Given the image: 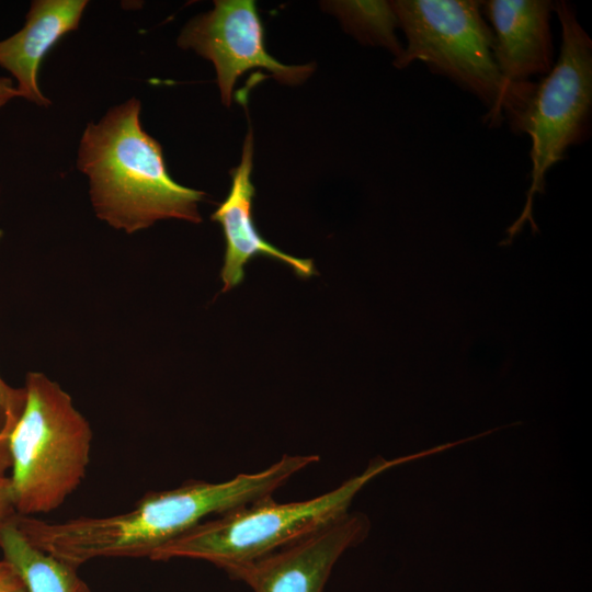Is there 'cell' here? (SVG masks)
<instances>
[{
  "label": "cell",
  "mask_w": 592,
  "mask_h": 592,
  "mask_svg": "<svg viewBox=\"0 0 592 592\" xmlns=\"http://www.w3.org/2000/svg\"><path fill=\"white\" fill-rule=\"evenodd\" d=\"M308 465L305 455H283L259 473L223 482L189 480L174 489L148 492L121 514L65 522L15 514L14 520L34 546L78 568L96 558H150L206 517L272 496Z\"/></svg>",
  "instance_id": "cell-1"
},
{
  "label": "cell",
  "mask_w": 592,
  "mask_h": 592,
  "mask_svg": "<svg viewBox=\"0 0 592 592\" xmlns=\"http://www.w3.org/2000/svg\"><path fill=\"white\" fill-rule=\"evenodd\" d=\"M140 109V101L132 98L82 133L77 168L89 179L95 215L127 234L162 219L201 223L204 192L171 178L161 145L143 128Z\"/></svg>",
  "instance_id": "cell-2"
},
{
  "label": "cell",
  "mask_w": 592,
  "mask_h": 592,
  "mask_svg": "<svg viewBox=\"0 0 592 592\" xmlns=\"http://www.w3.org/2000/svg\"><path fill=\"white\" fill-rule=\"evenodd\" d=\"M407 45L397 68L422 61L477 96L491 127L506 121L516 133L534 90L521 93L502 79L493 57V33L475 0L390 1ZM535 89V88H534Z\"/></svg>",
  "instance_id": "cell-3"
},
{
  "label": "cell",
  "mask_w": 592,
  "mask_h": 592,
  "mask_svg": "<svg viewBox=\"0 0 592 592\" xmlns=\"http://www.w3.org/2000/svg\"><path fill=\"white\" fill-rule=\"evenodd\" d=\"M433 448L386 460L374 459L358 476L305 501L278 503L272 496L205 520L156 550L149 558L208 561L231 577L242 568L305 537L348 513L355 494L373 478L402 463L434 454Z\"/></svg>",
  "instance_id": "cell-4"
},
{
  "label": "cell",
  "mask_w": 592,
  "mask_h": 592,
  "mask_svg": "<svg viewBox=\"0 0 592 592\" xmlns=\"http://www.w3.org/2000/svg\"><path fill=\"white\" fill-rule=\"evenodd\" d=\"M26 403L10 439L12 503L18 515L58 509L83 481L92 430L71 397L43 373H29Z\"/></svg>",
  "instance_id": "cell-5"
},
{
  "label": "cell",
  "mask_w": 592,
  "mask_h": 592,
  "mask_svg": "<svg viewBox=\"0 0 592 592\" xmlns=\"http://www.w3.org/2000/svg\"><path fill=\"white\" fill-rule=\"evenodd\" d=\"M561 27V45L551 70L535 84L519 134H527L531 147V183L520 217L501 242L509 246L526 223L537 232L533 203L545 192L546 175L563 159L569 147L588 136L592 106V41L571 4L554 3Z\"/></svg>",
  "instance_id": "cell-6"
},
{
  "label": "cell",
  "mask_w": 592,
  "mask_h": 592,
  "mask_svg": "<svg viewBox=\"0 0 592 592\" xmlns=\"http://www.w3.org/2000/svg\"><path fill=\"white\" fill-rule=\"evenodd\" d=\"M178 45L213 62L225 105L231 103L238 78L249 69H265L284 84H299L315 70L312 65H284L266 52L263 25L252 0L214 1L213 10L185 24Z\"/></svg>",
  "instance_id": "cell-7"
},
{
  "label": "cell",
  "mask_w": 592,
  "mask_h": 592,
  "mask_svg": "<svg viewBox=\"0 0 592 592\" xmlns=\"http://www.w3.org/2000/svg\"><path fill=\"white\" fill-rule=\"evenodd\" d=\"M368 530L365 515L348 512L230 578L253 592H323L340 556L361 543Z\"/></svg>",
  "instance_id": "cell-8"
},
{
  "label": "cell",
  "mask_w": 592,
  "mask_h": 592,
  "mask_svg": "<svg viewBox=\"0 0 592 592\" xmlns=\"http://www.w3.org/2000/svg\"><path fill=\"white\" fill-rule=\"evenodd\" d=\"M492 25L493 57L504 82L531 93L534 75L546 76L554 66L549 0H489L481 2Z\"/></svg>",
  "instance_id": "cell-9"
},
{
  "label": "cell",
  "mask_w": 592,
  "mask_h": 592,
  "mask_svg": "<svg viewBox=\"0 0 592 592\" xmlns=\"http://www.w3.org/2000/svg\"><path fill=\"white\" fill-rule=\"evenodd\" d=\"M252 168L253 136L250 130L243 143L240 163L231 170L229 194L212 215V219L220 224L226 243L220 272L223 292L242 282L246 264L257 255L274 258L291 266L300 277H310L315 274V265L310 259H300L283 252L266 241L255 228L252 214L254 197Z\"/></svg>",
  "instance_id": "cell-10"
},
{
  "label": "cell",
  "mask_w": 592,
  "mask_h": 592,
  "mask_svg": "<svg viewBox=\"0 0 592 592\" xmlns=\"http://www.w3.org/2000/svg\"><path fill=\"white\" fill-rule=\"evenodd\" d=\"M87 5V0H34L23 27L0 41V67L15 79L19 98L50 104L38 86L42 61L61 37L79 27Z\"/></svg>",
  "instance_id": "cell-11"
},
{
  "label": "cell",
  "mask_w": 592,
  "mask_h": 592,
  "mask_svg": "<svg viewBox=\"0 0 592 592\" xmlns=\"http://www.w3.org/2000/svg\"><path fill=\"white\" fill-rule=\"evenodd\" d=\"M14 515L0 523V549L22 578L26 592H91L78 567L34 546Z\"/></svg>",
  "instance_id": "cell-12"
},
{
  "label": "cell",
  "mask_w": 592,
  "mask_h": 592,
  "mask_svg": "<svg viewBox=\"0 0 592 592\" xmlns=\"http://www.w3.org/2000/svg\"><path fill=\"white\" fill-rule=\"evenodd\" d=\"M329 7L357 41L382 46L395 59L401 56L403 47L396 35L399 22L390 1H337Z\"/></svg>",
  "instance_id": "cell-13"
},
{
  "label": "cell",
  "mask_w": 592,
  "mask_h": 592,
  "mask_svg": "<svg viewBox=\"0 0 592 592\" xmlns=\"http://www.w3.org/2000/svg\"><path fill=\"white\" fill-rule=\"evenodd\" d=\"M26 403L25 387L15 388L0 376V476L11 467L10 439Z\"/></svg>",
  "instance_id": "cell-14"
},
{
  "label": "cell",
  "mask_w": 592,
  "mask_h": 592,
  "mask_svg": "<svg viewBox=\"0 0 592 592\" xmlns=\"http://www.w3.org/2000/svg\"><path fill=\"white\" fill-rule=\"evenodd\" d=\"M0 592H26L22 578L5 559L0 560Z\"/></svg>",
  "instance_id": "cell-15"
},
{
  "label": "cell",
  "mask_w": 592,
  "mask_h": 592,
  "mask_svg": "<svg viewBox=\"0 0 592 592\" xmlns=\"http://www.w3.org/2000/svg\"><path fill=\"white\" fill-rule=\"evenodd\" d=\"M14 514L10 479L7 476H0V523Z\"/></svg>",
  "instance_id": "cell-16"
},
{
  "label": "cell",
  "mask_w": 592,
  "mask_h": 592,
  "mask_svg": "<svg viewBox=\"0 0 592 592\" xmlns=\"http://www.w3.org/2000/svg\"><path fill=\"white\" fill-rule=\"evenodd\" d=\"M15 98H19V93L12 79L0 77V109Z\"/></svg>",
  "instance_id": "cell-17"
}]
</instances>
